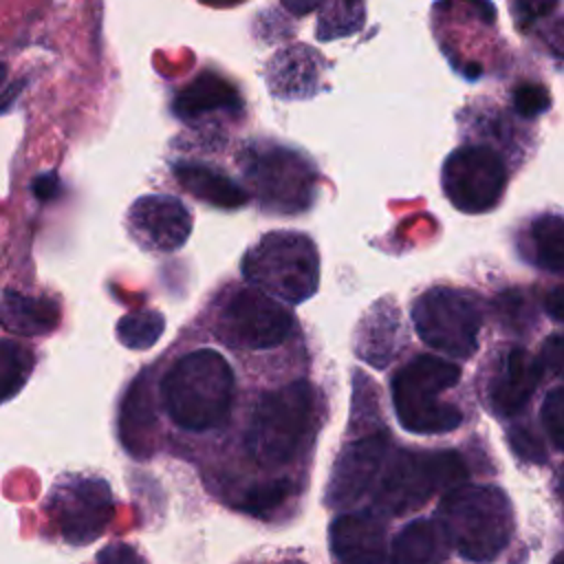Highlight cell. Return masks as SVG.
I'll return each instance as SVG.
<instances>
[{
    "label": "cell",
    "instance_id": "obj_32",
    "mask_svg": "<svg viewBox=\"0 0 564 564\" xmlns=\"http://www.w3.org/2000/svg\"><path fill=\"white\" fill-rule=\"evenodd\" d=\"M93 564H145V560L130 544H110L97 553Z\"/></svg>",
    "mask_w": 564,
    "mask_h": 564
},
{
    "label": "cell",
    "instance_id": "obj_25",
    "mask_svg": "<svg viewBox=\"0 0 564 564\" xmlns=\"http://www.w3.org/2000/svg\"><path fill=\"white\" fill-rule=\"evenodd\" d=\"M163 315L156 311H134L119 319L117 337L132 350H145L156 344L163 333Z\"/></svg>",
    "mask_w": 564,
    "mask_h": 564
},
{
    "label": "cell",
    "instance_id": "obj_8",
    "mask_svg": "<svg viewBox=\"0 0 564 564\" xmlns=\"http://www.w3.org/2000/svg\"><path fill=\"white\" fill-rule=\"evenodd\" d=\"M245 176L258 200L280 214H295L311 205L315 174L297 152L269 145L251 148L245 159Z\"/></svg>",
    "mask_w": 564,
    "mask_h": 564
},
{
    "label": "cell",
    "instance_id": "obj_35",
    "mask_svg": "<svg viewBox=\"0 0 564 564\" xmlns=\"http://www.w3.org/2000/svg\"><path fill=\"white\" fill-rule=\"evenodd\" d=\"M33 192L40 200H51L59 192V181L55 174H42L33 181Z\"/></svg>",
    "mask_w": 564,
    "mask_h": 564
},
{
    "label": "cell",
    "instance_id": "obj_23",
    "mask_svg": "<svg viewBox=\"0 0 564 564\" xmlns=\"http://www.w3.org/2000/svg\"><path fill=\"white\" fill-rule=\"evenodd\" d=\"M533 260L549 273L564 275V218L544 214L531 225Z\"/></svg>",
    "mask_w": 564,
    "mask_h": 564
},
{
    "label": "cell",
    "instance_id": "obj_3",
    "mask_svg": "<svg viewBox=\"0 0 564 564\" xmlns=\"http://www.w3.org/2000/svg\"><path fill=\"white\" fill-rule=\"evenodd\" d=\"M315 423V388L297 379L264 392L253 408L245 445L262 465H284L308 443Z\"/></svg>",
    "mask_w": 564,
    "mask_h": 564
},
{
    "label": "cell",
    "instance_id": "obj_7",
    "mask_svg": "<svg viewBox=\"0 0 564 564\" xmlns=\"http://www.w3.org/2000/svg\"><path fill=\"white\" fill-rule=\"evenodd\" d=\"M412 322L427 346L449 357L467 359L478 348L482 315L467 291L434 286L421 293L412 304Z\"/></svg>",
    "mask_w": 564,
    "mask_h": 564
},
{
    "label": "cell",
    "instance_id": "obj_29",
    "mask_svg": "<svg viewBox=\"0 0 564 564\" xmlns=\"http://www.w3.org/2000/svg\"><path fill=\"white\" fill-rule=\"evenodd\" d=\"M513 108L520 117H535L551 108L549 90L542 84H520L513 90Z\"/></svg>",
    "mask_w": 564,
    "mask_h": 564
},
{
    "label": "cell",
    "instance_id": "obj_30",
    "mask_svg": "<svg viewBox=\"0 0 564 564\" xmlns=\"http://www.w3.org/2000/svg\"><path fill=\"white\" fill-rule=\"evenodd\" d=\"M509 445L513 447V452L518 456H522L524 460H544V449L538 443V438L524 430V427H516L509 430Z\"/></svg>",
    "mask_w": 564,
    "mask_h": 564
},
{
    "label": "cell",
    "instance_id": "obj_12",
    "mask_svg": "<svg viewBox=\"0 0 564 564\" xmlns=\"http://www.w3.org/2000/svg\"><path fill=\"white\" fill-rule=\"evenodd\" d=\"M390 449V436L375 432L359 441L348 443L330 471L326 485V502L330 507L355 502L379 476Z\"/></svg>",
    "mask_w": 564,
    "mask_h": 564
},
{
    "label": "cell",
    "instance_id": "obj_37",
    "mask_svg": "<svg viewBox=\"0 0 564 564\" xmlns=\"http://www.w3.org/2000/svg\"><path fill=\"white\" fill-rule=\"evenodd\" d=\"M4 79H7V66L0 62V86H2Z\"/></svg>",
    "mask_w": 564,
    "mask_h": 564
},
{
    "label": "cell",
    "instance_id": "obj_27",
    "mask_svg": "<svg viewBox=\"0 0 564 564\" xmlns=\"http://www.w3.org/2000/svg\"><path fill=\"white\" fill-rule=\"evenodd\" d=\"M364 22V0H337L317 22V37L333 40L355 33Z\"/></svg>",
    "mask_w": 564,
    "mask_h": 564
},
{
    "label": "cell",
    "instance_id": "obj_14",
    "mask_svg": "<svg viewBox=\"0 0 564 564\" xmlns=\"http://www.w3.org/2000/svg\"><path fill=\"white\" fill-rule=\"evenodd\" d=\"M330 551L341 564H386L383 529L372 513H341L328 529Z\"/></svg>",
    "mask_w": 564,
    "mask_h": 564
},
{
    "label": "cell",
    "instance_id": "obj_36",
    "mask_svg": "<svg viewBox=\"0 0 564 564\" xmlns=\"http://www.w3.org/2000/svg\"><path fill=\"white\" fill-rule=\"evenodd\" d=\"M282 2H284V7H286L291 13L304 15V13L313 11V9H317L322 0H282Z\"/></svg>",
    "mask_w": 564,
    "mask_h": 564
},
{
    "label": "cell",
    "instance_id": "obj_6",
    "mask_svg": "<svg viewBox=\"0 0 564 564\" xmlns=\"http://www.w3.org/2000/svg\"><path fill=\"white\" fill-rule=\"evenodd\" d=\"M465 482L467 465L454 449L399 452L381 474L375 502L388 513H403L432 494H447Z\"/></svg>",
    "mask_w": 564,
    "mask_h": 564
},
{
    "label": "cell",
    "instance_id": "obj_10",
    "mask_svg": "<svg viewBox=\"0 0 564 564\" xmlns=\"http://www.w3.org/2000/svg\"><path fill=\"white\" fill-rule=\"evenodd\" d=\"M48 513L66 542L75 546L93 542L115 516L110 487L95 476H68L53 487Z\"/></svg>",
    "mask_w": 564,
    "mask_h": 564
},
{
    "label": "cell",
    "instance_id": "obj_9",
    "mask_svg": "<svg viewBox=\"0 0 564 564\" xmlns=\"http://www.w3.org/2000/svg\"><path fill=\"white\" fill-rule=\"evenodd\" d=\"M293 315L260 289H240L223 304L216 333L234 348L264 350L280 346L293 330Z\"/></svg>",
    "mask_w": 564,
    "mask_h": 564
},
{
    "label": "cell",
    "instance_id": "obj_34",
    "mask_svg": "<svg viewBox=\"0 0 564 564\" xmlns=\"http://www.w3.org/2000/svg\"><path fill=\"white\" fill-rule=\"evenodd\" d=\"M544 311H546L553 319H557V322L564 324V284H560V286H555V289H551V291L546 293V297H544Z\"/></svg>",
    "mask_w": 564,
    "mask_h": 564
},
{
    "label": "cell",
    "instance_id": "obj_33",
    "mask_svg": "<svg viewBox=\"0 0 564 564\" xmlns=\"http://www.w3.org/2000/svg\"><path fill=\"white\" fill-rule=\"evenodd\" d=\"M557 0H518V11L522 18V24L544 18L555 9Z\"/></svg>",
    "mask_w": 564,
    "mask_h": 564
},
{
    "label": "cell",
    "instance_id": "obj_13",
    "mask_svg": "<svg viewBox=\"0 0 564 564\" xmlns=\"http://www.w3.org/2000/svg\"><path fill=\"white\" fill-rule=\"evenodd\" d=\"M128 225L143 247L176 251L192 231V216L178 198L152 194L134 200L128 212Z\"/></svg>",
    "mask_w": 564,
    "mask_h": 564
},
{
    "label": "cell",
    "instance_id": "obj_22",
    "mask_svg": "<svg viewBox=\"0 0 564 564\" xmlns=\"http://www.w3.org/2000/svg\"><path fill=\"white\" fill-rule=\"evenodd\" d=\"M0 322L18 335H44L57 326L59 308L46 297H29L9 291L0 304Z\"/></svg>",
    "mask_w": 564,
    "mask_h": 564
},
{
    "label": "cell",
    "instance_id": "obj_5",
    "mask_svg": "<svg viewBox=\"0 0 564 564\" xmlns=\"http://www.w3.org/2000/svg\"><path fill=\"white\" fill-rule=\"evenodd\" d=\"M247 282L267 295L291 304L308 300L319 284V256L315 242L297 231H273L260 238L242 258Z\"/></svg>",
    "mask_w": 564,
    "mask_h": 564
},
{
    "label": "cell",
    "instance_id": "obj_21",
    "mask_svg": "<svg viewBox=\"0 0 564 564\" xmlns=\"http://www.w3.org/2000/svg\"><path fill=\"white\" fill-rule=\"evenodd\" d=\"M399 333V313L390 300L377 302L359 324L357 355L372 366H386L394 355Z\"/></svg>",
    "mask_w": 564,
    "mask_h": 564
},
{
    "label": "cell",
    "instance_id": "obj_15",
    "mask_svg": "<svg viewBox=\"0 0 564 564\" xmlns=\"http://www.w3.org/2000/svg\"><path fill=\"white\" fill-rule=\"evenodd\" d=\"M542 366L524 348H511L505 357L502 370L489 386L491 408L502 416H513L524 408L540 381Z\"/></svg>",
    "mask_w": 564,
    "mask_h": 564
},
{
    "label": "cell",
    "instance_id": "obj_19",
    "mask_svg": "<svg viewBox=\"0 0 564 564\" xmlns=\"http://www.w3.org/2000/svg\"><path fill=\"white\" fill-rule=\"evenodd\" d=\"M152 434H154V410L150 401V388H148V379L139 377L130 386L121 403L119 436L130 454L150 456L154 445Z\"/></svg>",
    "mask_w": 564,
    "mask_h": 564
},
{
    "label": "cell",
    "instance_id": "obj_31",
    "mask_svg": "<svg viewBox=\"0 0 564 564\" xmlns=\"http://www.w3.org/2000/svg\"><path fill=\"white\" fill-rule=\"evenodd\" d=\"M540 366L555 372L557 377H564V333L551 335L544 344H542V352H540Z\"/></svg>",
    "mask_w": 564,
    "mask_h": 564
},
{
    "label": "cell",
    "instance_id": "obj_16",
    "mask_svg": "<svg viewBox=\"0 0 564 564\" xmlns=\"http://www.w3.org/2000/svg\"><path fill=\"white\" fill-rule=\"evenodd\" d=\"M322 70V57L306 46H291L280 51L267 70L269 88L278 97H306L315 93Z\"/></svg>",
    "mask_w": 564,
    "mask_h": 564
},
{
    "label": "cell",
    "instance_id": "obj_18",
    "mask_svg": "<svg viewBox=\"0 0 564 564\" xmlns=\"http://www.w3.org/2000/svg\"><path fill=\"white\" fill-rule=\"evenodd\" d=\"M447 551L449 542L438 520L416 518L397 533L390 557L392 564H441Z\"/></svg>",
    "mask_w": 564,
    "mask_h": 564
},
{
    "label": "cell",
    "instance_id": "obj_26",
    "mask_svg": "<svg viewBox=\"0 0 564 564\" xmlns=\"http://www.w3.org/2000/svg\"><path fill=\"white\" fill-rule=\"evenodd\" d=\"M291 494H293V485L289 478H271L247 489L240 500V509L262 518L275 511L278 507H282L291 498Z\"/></svg>",
    "mask_w": 564,
    "mask_h": 564
},
{
    "label": "cell",
    "instance_id": "obj_11",
    "mask_svg": "<svg viewBox=\"0 0 564 564\" xmlns=\"http://www.w3.org/2000/svg\"><path fill=\"white\" fill-rule=\"evenodd\" d=\"M443 192L465 214H482L500 200L507 185L502 159L485 148L469 145L454 150L443 165Z\"/></svg>",
    "mask_w": 564,
    "mask_h": 564
},
{
    "label": "cell",
    "instance_id": "obj_38",
    "mask_svg": "<svg viewBox=\"0 0 564 564\" xmlns=\"http://www.w3.org/2000/svg\"><path fill=\"white\" fill-rule=\"evenodd\" d=\"M553 564H564V553H560V555L553 560Z\"/></svg>",
    "mask_w": 564,
    "mask_h": 564
},
{
    "label": "cell",
    "instance_id": "obj_17",
    "mask_svg": "<svg viewBox=\"0 0 564 564\" xmlns=\"http://www.w3.org/2000/svg\"><path fill=\"white\" fill-rule=\"evenodd\" d=\"M240 95L231 82L216 73H200L174 99V112L181 119H200L209 112H238Z\"/></svg>",
    "mask_w": 564,
    "mask_h": 564
},
{
    "label": "cell",
    "instance_id": "obj_28",
    "mask_svg": "<svg viewBox=\"0 0 564 564\" xmlns=\"http://www.w3.org/2000/svg\"><path fill=\"white\" fill-rule=\"evenodd\" d=\"M540 421L551 438V443L564 452V388L551 390L540 408Z\"/></svg>",
    "mask_w": 564,
    "mask_h": 564
},
{
    "label": "cell",
    "instance_id": "obj_24",
    "mask_svg": "<svg viewBox=\"0 0 564 564\" xmlns=\"http://www.w3.org/2000/svg\"><path fill=\"white\" fill-rule=\"evenodd\" d=\"M33 370V355L15 341H0V403L15 397Z\"/></svg>",
    "mask_w": 564,
    "mask_h": 564
},
{
    "label": "cell",
    "instance_id": "obj_40",
    "mask_svg": "<svg viewBox=\"0 0 564 564\" xmlns=\"http://www.w3.org/2000/svg\"><path fill=\"white\" fill-rule=\"evenodd\" d=\"M223 2H231V0H223Z\"/></svg>",
    "mask_w": 564,
    "mask_h": 564
},
{
    "label": "cell",
    "instance_id": "obj_39",
    "mask_svg": "<svg viewBox=\"0 0 564 564\" xmlns=\"http://www.w3.org/2000/svg\"><path fill=\"white\" fill-rule=\"evenodd\" d=\"M278 564H304V562H278Z\"/></svg>",
    "mask_w": 564,
    "mask_h": 564
},
{
    "label": "cell",
    "instance_id": "obj_1",
    "mask_svg": "<svg viewBox=\"0 0 564 564\" xmlns=\"http://www.w3.org/2000/svg\"><path fill=\"white\" fill-rule=\"evenodd\" d=\"M234 370L227 359L200 348L181 357L161 381V399L170 419L192 432L218 427L234 403Z\"/></svg>",
    "mask_w": 564,
    "mask_h": 564
},
{
    "label": "cell",
    "instance_id": "obj_2",
    "mask_svg": "<svg viewBox=\"0 0 564 564\" xmlns=\"http://www.w3.org/2000/svg\"><path fill=\"white\" fill-rule=\"evenodd\" d=\"M438 524L465 560L491 562L513 533L507 494L494 485H460L438 502Z\"/></svg>",
    "mask_w": 564,
    "mask_h": 564
},
{
    "label": "cell",
    "instance_id": "obj_4",
    "mask_svg": "<svg viewBox=\"0 0 564 564\" xmlns=\"http://www.w3.org/2000/svg\"><path fill=\"white\" fill-rule=\"evenodd\" d=\"M460 368L434 355H419L392 377V403L399 423L414 434H445L460 425L463 412L438 397L454 388Z\"/></svg>",
    "mask_w": 564,
    "mask_h": 564
},
{
    "label": "cell",
    "instance_id": "obj_20",
    "mask_svg": "<svg viewBox=\"0 0 564 564\" xmlns=\"http://www.w3.org/2000/svg\"><path fill=\"white\" fill-rule=\"evenodd\" d=\"M174 176L192 196L214 207L236 209V207H242L249 198L247 192L238 183H234L229 176L200 163H176Z\"/></svg>",
    "mask_w": 564,
    "mask_h": 564
}]
</instances>
